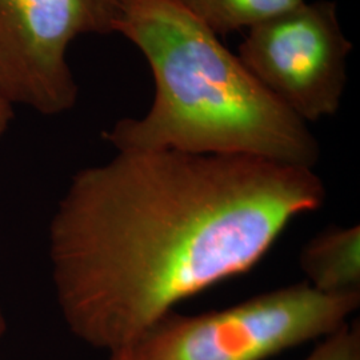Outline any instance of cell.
<instances>
[{
    "label": "cell",
    "mask_w": 360,
    "mask_h": 360,
    "mask_svg": "<svg viewBox=\"0 0 360 360\" xmlns=\"http://www.w3.org/2000/svg\"><path fill=\"white\" fill-rule=\"evenodd\" d=\"M324 200L314 168L117 151L77 171L52 215L49 254L65 324L91 347L129 349L180 302L257 266Z\"/></svg>",
    "instance_id": "obj_1"
},
{
    "label": "cell",
    "mask_w": 360,
    "mask_h": 360,
    "mask_svg": "<svg viewBox=\"0 0 360 360\" xmlns=\"http://www.w3.org/2000/svg\"><path fill=\"white\" fill-rule=\"evenodd\" d=\"M115 32L142 51L155 80L150 111L104 131L116 151L245 155L316 166L321 147L307 123L179 0H120Z\"/></svg>",
    "instance_id": "obj_2"
},
{
    "label": "cell",
    "mask_w": 360,
    "mask_h": 360,
    "mask_svg": "<svg viewBox=\"0 0 360 360\" xmlns=\"http://www.w3.org/2000/svg\"><path fill=\"white\" fill-rule=\"evenodd\" d=\"M360 297H331L292 284L199 315L171 311L129 348L131 360H266L333 334Z\"/></svg>",
    "instance_id": "obj_3"
},
{
    "label": "cell",
    "mask_w": 360,
    "mask_h": 360,
    "mask_svg": "<svg viewBox=\"0 0 360 360\" xmlns=\"http://www.w3.org/2000/svg\"><path fill=\"white\" fill-rule=\"evenodd\" d=\"M119 13L120 0H0V91L41 115L70 111L79 89L68 47L114 34Z\"/></svg>",
    "instance_id": "obj_4"
},
{
    "label": "cell",
    "mask_w": 360,
    "mask_h": 360,
    "mask_svg": "<svg viewBox=\"0 0 360 360\" xmlns=\"http://www.w3.org/2000/svg\"><path fill=\"white\" fill-rule=\"evenodd\" d=\"M351 51L336 1L315 0L250 28L238 56L267 90L309 123L340 108Z\"/></svg>",
    "instance_id": "obj_5"
},
{
    "label": "cell",
    "mask_w": 360,
    "mask_h": 360,
    "mask_svg": "<svg viewBox=\"0 0 360 360\" xmlns=\"http://www.w3.org/2000/svg\"><path fill=\"white\" fill-rule=\"evenodd\" d=\"M300 270L311 288L331 297H360V227H330L302 248Z\"/></svg>",
    "instance_id": "obj_6"
},
{
    "label": "cell",
    "mask_w": 360,
    "mask_h": 360,
    "mask_svg": "<svg viewBox=\"0 0 360 360\" xmlns=\"http://www.w3.org/2000/svg\"><path fill=\"white\" fill-rule=\"evenodd\" d=\"M304 0H179L180 4L218 35L259 26Z\"/></svg>",
    "instance_id": "obj_7"
},
{
    "label": "cell",
    "mask_w": 360,
    "mask_h": 360,
    "mask_svg": "<svg viewBox=\"0 0 360 360\" xmlns=\"http://www.w3.org/2000/svg\"><path fill=\"white\" fill-rule=\"evenodd\" d=\"M304 360H360V324L345 323L323 338Z\"/></svg>",
    "instance_id": "obj_8"
},
{
    "label": "cell",
    "mask_w": 360,
    "mask_h": 360,
    "mask_svg": "<svg viewBox=\"0 0 360 360\" xmlns=\"http://www.w3.org/2000/svg\"><path fill=\"white\" fill-rule=\"evenodd\" d=\"M13 104L6 98V95L0 91V138L10 127L13 119Z\"/></svg>",
    "instance_id": "obj_9"
},
{
    "label": "cell",
    "mask_w": 360,
    "mask_h": 360,
    "mask_svg": "<svg viewBox=\"0 0 360 360\" xmlns=\"http://www.w3.org/2000/svg\"><path fill=\"white\" fill-rule=\"evenodd\" d=\"M6 328H7L6 318H4V315H3V311L0 309V339H1V336L6 333Z\"/></svg>",
    "instance_id": "obj_10"
}]
</instances>
